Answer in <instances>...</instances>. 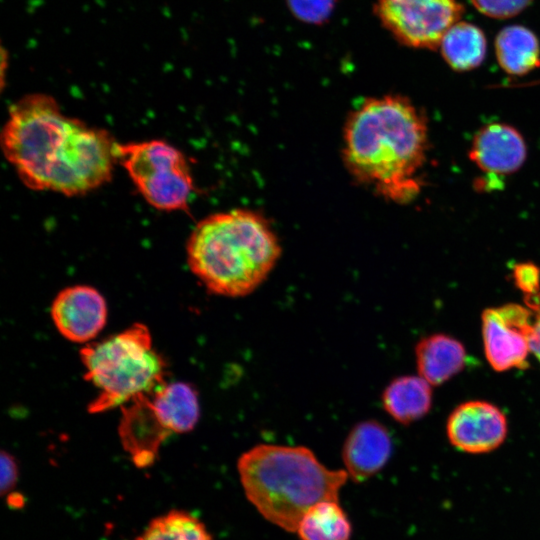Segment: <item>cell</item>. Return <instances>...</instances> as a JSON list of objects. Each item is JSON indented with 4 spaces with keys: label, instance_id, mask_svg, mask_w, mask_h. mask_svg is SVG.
Listing matches in <instances>:
<instances>
[{
    "label": "cell",
    "instance_id": "obj_19",
    "mask_svg": "<svg viewBox=\"0 0 540 540\" xmlns=\"http://www.w3.org/2000/svg\"><path fill=\"white\" fill-rule=\"evenodd\" d=\"M296 532L301 540H348L351 525L338 501H322L311 507Z\"/></svg>",
    "mask_w": 540,
    "mask_h": 540
},
{
    "label": "cell",
    "instance_id": "obj_9",
    "mask_svg": "<svg viewBox=\"0 0 540 540\" xmlns=\"http://www.w3.org/2000/svg\"><path fill=\"white\" fill-rule=\"evenodd\" d=\"M50 313L63 337L76 343H89L106 324L107 303L96 288L73 285L58 292Z\"/></svg>",
    "mask_w": 540,
    "mask_h": 540
},
{
    "label": "cell",
    "instance_id": "obj_18",
    "mask_svg": "<svg viewBox=\"0 0 540 540\" xmlns=\"http://www.w3.org/2000/svg\"><path fill=\"white\" fill-rule=\"evenodd\" d=\"M441 53L448 65L456 71H468L481 64L486 53V38L477 26L456 22L444 34Z\"/></svg>",
    "mask_w": 540,
    "mask_h": 540
},
{
    "label": "cell",
    "instance_id": "obj_25",
    "mask_svg": "<svg viewBox=\"0 0 540 540\" xmlns=\"http://www.w3.org/2000/svg\"><path fill=\"white\" fill-rule=\"evenodd\" d=\"M18 467L15 458L8 452H1V494L10 492L16 484Z\"/></svg>",
    "mask_w": 540,
    "mask_h": 540
},
{
    "label": "cell",
    "instance_id": "obj_17",
    "mask_svg": "<svg viewBox=\"0 0 540 540\" xmlns=\"http://www.w3.org/2000/svg\"><path fill=\"white\" fill-rule=\"evenodd\" d=\"M497 60L511 75H524L540 66V47L529 29L513 25L500 31L495 41Z\"/></svg>",
    "mask_w": 540,
    "mask_h": 540
},
{
    "label": "cell",
    "instance_id": "obj_8",
    "mask_svg": "<svg viewBox=\"0 0 540 540\" xmlns=\"http://www.w3.org/2000/svg\"><path fill=\"white\" fill-rule=\"evenodd\" d=\"M533 314L516 303L488 308L482 313L484 350L496 371L528 366Z\"/></svg>",
    "mask_w": 540,
    "mask_h": 540
},
{
    "label": "cell",
    "instance_id": "obj_22",
    "mask_svg": "<svg viewBox=\"0 0 540 540\" xmlns=\"http://www.w3.org/2000/svg\"><path fill=\"white\" fill-rule=\"evenodd\" d=\"M533 0H470L473 6L482 14L506 19L523 11Z\"/></svg>",
    "mask_w": 540,
    "mask_h": 540
},
{
    "label": "cell",
    "instance_id": "obj_13",
    "mask_svg": "<svg viewBox=\"0 0 540 540\" xmlns=\"http://www.w3.org/2000/svg\"><path fill=\"white\" fill-rule=\"evenodd\" d=\"M392 452V441L385 426L375 420L355 425L345 439L342 459L354 481L362 482L379 472Z\"/></svg>",
    "mask_w": 540,
    "mask_h": 540
},
{
    "label": "cell",
    "instance_id": "obj_14",
    "mask_svg": "<svg viewBox=\"0 0 540 540\" xmlns=\"http://www.w3.org/2000/svg\"><path fill=\"white\" fill-rule=\"evenodd\" d=\"M150 404L172 435L191 431L200 416L197 391L185 382L162 383L148 393Z\"/></svg>",
    "mask_w": 540,
    "mask_h": 540
},
{
    "label": "cell",
    "instance_id": "obj_21",
    "mask_svg": "<svg viewBox=\"0 0 540 540\" xmlns=\"http://www.w3.org/2000/svg\"><path fill=\"white\" fill-rule=\"evenodd\" d=\"M335 0H288L291 12L300 20L320 24L331 15Z\"/></svg>",
    "mask_w": 540,
    "mask_h": 540
},
{
    "label": "cell",
    "instance_id": "obj_2",
    "mask_svg": "<svg viewBox=\"0 0 540 540\" xmlns=\"http://www.w3.org/2000/svg\"><path fill=\"white\" fill-rule=\"evenodd\" d=\"M428 147V128L407 98H368L352 111L343 134L344 163L350 174L395 202L420 191L418 172Z\"/></svg>",
    "mask_w": 540,
    "mask_h": 540
},
{
    "label": "cell",
    "instance_id": "obj_1",
    "mask_svg": "<svg viewBox=\"0 0 540 540\" xmlns=\"http://www.w3.org/2000/svg\"><path fill=\"white\" fill-rule=\"evenodd\" d=\"M117 144L42 93L12 104L1 132L3 154L26 187L66 196L86 194L111 179Z\"/></svg>",
    "mask_w": 540,
    "mask_h": 540
},
{
    "label": "cell",
    "instance_id": "obj_7",
    "mask_svg": "<svg viewBox=\"0 0 540 540\" xmlns=\"http://www.w3.org/2000/svg\"><path fill=\"white\" fill-rule=\"evenodd\" d=\"M376 13L401 43L435 49L446 31L459 21L462 6L457 0H378Z\"/></svg>",
    "mask_w": 540,
    "mask_h": 540
},
{
    "label": "cell",
    "instance_id": "obj_11",
    "mask_svg": "<svg viewBox=\"0 0 540 540\" xmlns=\"http://www.w3.org/2000/svg\"><path fill=\"white\" fill-rule=\"evenodd\" d=\"M469 157L486 174L508 175L524 164L527 147L516 128L505 123H491L474 135Z\"/></svg>",
    "mask_w": 540,
    "mask_h": 540
},
{
    "label": "cell",
    "instance_id": "obj_12",
    "mask_svg": "<svg viewBox=\"0 0 540 540\" xmlns=\"http://www.w3.org/2000/svg\"><path fill=\"white\" fill-rule=\"evenodd\" d=\"M123 406L119 434L124 449L138 466L151 464L161 443L171 434L156 416L148 393Z\"/></svg>",
    "mask_w": 540,
    "mask_h": 540
},
{
    "label": "cell",
    "instance_id": "obj_5",
    "mask_svg": "<svg viewBox=\"0 0 540 540\" xmlns=\"http://www.w3.org/2000/svg\"><path fill=\"white\" fill-rule=\"evenodd\" d=\"M80 358L85 378L98 392L88 406L91 413L124 406L165 382L166 363L142 323L86 344Z\"/></svg>",
    "mask_w": 540,
    "mask_h": 540
},
{
    "label": "cell",
    "instance_id": "obj_20",
    "mask_svg": "<svg viewBox=\"0 0 540 540\" xmlns=\"http://www.w3.org/2000/svg\"><path fill=\"white\" fill-rule=\"evenodd\" d=\"M136 540H212L204 525L184 511L153 519Z\"/></svg>",
    "mask_w": 540,
    "mask_h": 540
},
{
    "label": "cell",
    "instance_id": "obj_6",
    "mask_svg": "<svg viewBox=\"0 0 540 540\" xmlns=\"http://www.w3.org/2000/svg\"><path fill=\"white\" fill-rule=\"evenodd\" d=\"M118 162L152 207L184 210L194 191L185 155L166 141L152 139L117 144Z\"/></svg>",
    "mask_w": 540,
    "mask_h": 540
},
{
    "label": "cell",
    "instance_id": "obj_23",
    "mask_svg": "<svg viewBox=\"0 0 540 540\" xmlns=\"http://www.w3.org/2000/svg\"><path fill=\"white\" fill-rule=\"evenodd\" d=\"M512 277L517 288L525 295L540 291V269L531 262H522L514 266Z\"/></svg>",
    "mask_w": 540,
    "mask_h": 540
},
{
    "label": "cell",
    "instance_id": "obj_4",
    "mask_svg": "<svg viewBox=\"0 0 540 540\" xmlns=\"http://www.w3.org/2000/svg\"><path fill=\"white\" fill-rule=\"evenodd\" d=\"M248 500L270 522L290 532L322 501H338L346 470L327 468L304 446L258 444L238 459Z\"/></svg>",
    "mask_w": 540,
    "mask_h": 540
},
{
    "label": "cell",
    "instance_id": "obj_24",
    "mask_svg": "<svg viewBox=\"0 0 540 540\" xmlns=\"http://www.w3.org/2000/svg\"><path fill=\"white\" fill-rule=\"evenodd\" d=\"M524 301L533 314V325L530 335V352H532L540 362V291L535 294L525 295Z\"/></svg>",
    "mask_w": 540,
    "mask_h": 540
},
{
    "label": "cell",
    "instance_id": "obj_10",
    "mask_svg": "<svg viewBox=\"0 0 540 540\" xmlns=\"http://www.w3.org/2000/svg\"><path fill=\"white\" fill-rule=\"evenodd\" d=\"M506 434L505 415L485 401L460 404L447 421V435L451 444L468 453L490 452L503 443Z\"/></svg>",
    "mask_w": 540,
    "mask_h": 540
},
{
    "label": "cell",
    "instance_id": "obj_3",
    "mask_svg": "<svg viewBox=\"0 0 540 540\" xmlns=\"http://www.w3.org/2000/svg\"><path fill=\"white\" fill-rule=\"evenodd\" d=\"M279 240L266 219L247 209L202 219L186 244L191 272L211 293L241 297L254 291L280 257Z\"/></svg>",
    "mask_w": 540,
    "mask_h": 540
},
{
    "label": "cell",
    "instance_id": "obj_15",
    "mask_svg": "<svg viewBox=\"0 0 540 540\" xmlns=\"http://www.w3.org/2000/svg\"><path fill=\"white\" fill-rule=\"evenodd\" d=\"M419 376L430 385H441L459 373L466 361L462 343L444 334L422 338L415 348Z\"/></svg>",
    "mask_w": 540,
    "mask_h": 540
},
{
    "label": "cell",
    "instance_id": "obj_16",
    "mask_svg": "<svg viewBox=\"0 0 540 540\" xmlns=\"http://www.w3.org/2000/svg\"><path fill=\"white\" fill-rule=\"evenodd\" d=\"M385 411L397 422L410 424L425 416L431 408V385L421 376L393 379L382 393Z\"/></svg>",
    "mask_w": 540,
    "mask_h": 540
}]
</instances>
